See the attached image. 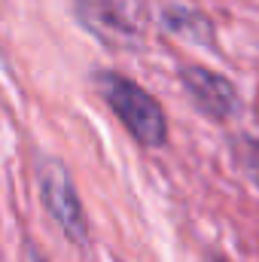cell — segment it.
Returning a JSON list of instances; mask_svg holds the SVG:
<instances>
[{"instance_id": "obj_4", "label": "cell", "mask_w": 259, "mask_h": 262, "mask_svg": "<svg viewBox=\"0 0 259 262\" xmlns=\"http://www.w3.org/2000/svg\"><path fill=\"white\" fill-rule=\"evenodd\" d=\"M180 82H183V92L189 95V101L204 116H210V119L235 116L238 92H235V85L226 76H220V73H213L207 67H183L180 70Z\"/></svg>"}, {"instance_id": "obj_7", "label": "cell", "mask_w": 259, "mask_h": 262, "mask_svg": "<svg viewBox=\"0 0 259 262\" xmlns=\"http://www.w3.org/2000/svg\"><path fill=\"white\" fill-rule=\"evenodd\" d=\"M37 262H43V259H37Z\"/></svg>"}, {"instance_id": "obj_5", "label": "cell", "mask_w": 259, "mask_h": 262, "mask_svg": "<svg viewBox=\"0 0 259 262\" xmlns=\"http://www.w3.org/2000/svg\"><path fill=\"white\" fill-rule=\"evenodd\" d=\"M168 28L186 40L195 43H207L210 40V21L204 15H198L195 9H171L168 12Z\"/></svg>"}, {"instance_id": "obj_2", "label": "cell", "mask_w": 259, "mask_h": 262, "mask_svg": "<svg viewBox=\"0 0 259 262\" xmlns=\"http://www.w3.org/2000/svg\"><path fill=\"white\" fill-rule=\"evenodd\" d=\"M76 18L110 49H134L149 25V0H73Z\"/></svg>"}, {"instance_id": "obj_1", "label": "cell", "mask_w": 259, "mask_h": 262, "mask_svg": "<svg viewBox=\"0 0 259 262\" xmlns=\"http://www.w3.org/2000/svg\"><path fill=\"white\" fill-rule=\"evenodd\" d=\"M98 92L140 146L156 149L165 143V137H168L165 110L146 89H140L137 82H131L128 76H122L116 70H104V73H98Z\"/></svg>"}, {"instance_id": "obj_3", "label": "cell", "mask_w": 259, "mask_h": 262, "mask_svg": "<svg viewBox=\"0 0 259 262\" xmlns=\"http://www.w3.org/2000/svg\"><path fill=\"white\" fill-rule=\"evenodd\" d=\"M37 183H40L43 204H46L49 216L58 223V229L73 244H85L89 241V220H85V210L79 204L76 186L70 180V171L58 159L43 156V159H37Z\"/></svg>"}, {"instance_id": "obj_6", "label": "cell", "mask_w": 259, "mask_h": 262, "mask_svg": "<svg viewBox=\"0 0 259 262\" xmlns=\"http://www.w3.org/2000/svg\"><path fill=\"white\" fill-rule=\"evenodd\" d=\"M232 156H235V165L241 171H247L250 177L259 180V140L256 137H247V134L232 137Z\"/></svg>"}]
</instances>
